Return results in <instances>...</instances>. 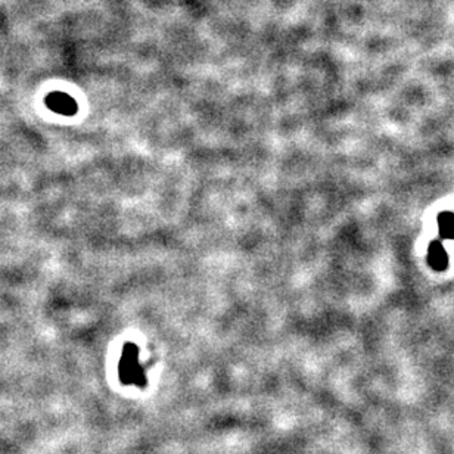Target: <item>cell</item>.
I'll list each match as a JSON object with an SVG mask.
<instances>
[{
  "instance_id": "obj_2",
  "label": "cell",
  "mask_w": 454,
  "mask_h": 454,
  "mask_svg": "<svg viewBox=\"0 0 454 454\" xmlns=\"http://www.w3.org/2000/svg\"><path fill=\"white\" fill-rule=\"evenodd\" d=\"M44 103L51 111H53L56 114H61V115H67V117L77 114V110H78L77 102L71 96L67 95V93H62V91L51 93V95L46 96Z\"/></svg>"
},
{
  "instance_id": "obj_1",
  "label": "cell",
  "mask_w": 454,
  "mask_h": 454,
  "mask_svg": "<svg viewBox=\"0 0 454 454\" xmlns=\"http://www.w3.org/2000/svg\"><path fill=\"white\" fill-rule=\"evenodd\" d=\"M120 378L124 383H139L143 385L145 376L137 365V347L134 344H127L120 362Z\"/></svg>"
}]
</instances>
